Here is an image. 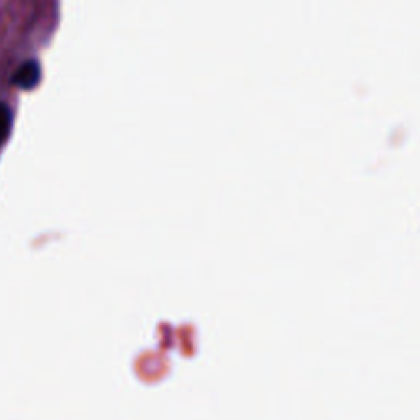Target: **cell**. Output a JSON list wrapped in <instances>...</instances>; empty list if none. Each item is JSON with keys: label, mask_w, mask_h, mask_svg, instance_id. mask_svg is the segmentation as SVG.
I'll list each match as a JSON object with an SVG mask.
<instances>
[{"label": "cell", "mask_w": 420, "mask_h": 420, "mask_svg": "<svg viewBox=\"0 0 420 420\" xmlns=\"http://www.w3.org/2000/svg\"><path fill=\"white\" fill-rule=\"evenodd\" d=\"M41 79V67L35 59L25 61L13 74V84L20 89H33Z\"/></svg>", "instance_id": "1"}, {"label": "cell", "mask_w": 420, "mask_h": 420, "mask_svg": "<svg viewBox=\"0 0 420 420\" xmlns=\"http://www.w3.org/2000/svg\"><path fill=\"white\" fill-rule=\"evenodd\" d=\"M12 129V112L6 104H0V145L7 140Z\"/></svg>", "instance_id": "2"}]
</instances>
